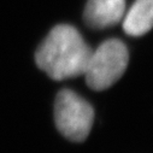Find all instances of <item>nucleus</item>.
Wrapping results in <instances>:
<instances>
[{"label": "nucleus", "mask_w": 153, "mask_h": 153, "mask_svg": "<svg viewBox=\"0 0 153 153\" xmlns=\"http://www.w3.org/2000/svg\"><path fill=\"white\" fill-rule=\"evenodd\" d=\"M91 54V47L77 29L69 24H59L39 46L35 60L51 79L62 81L83 75Z\"/></svg>", "instance_id": "nucleus-1"}, {"label": "nucleus", "mask_w": 153, "mask_h": 153, "mask_svg": "<svg viewBox=\"0 0 153 153\" xmlns=\"http://www.w3.org/2000/svg\"><path fill=\"white\" fill-rule=\"evenodd\" d=\"M129 62L127 46L118 39L104 41L89 57L85 76L89 88L104 91L116 83Z\"/></svg>", "instance_id": "nucleus-2"}, {"label": "nucleus", "mask_w": 153, "mask_h": 153, "mask_svg": "<svg viewBox=\"0 0 153 153\" xmlns=\"http://www.w3.org/2000/svg\"><path fill=\"white\" fill-rule=\"evenodd\" d=\"M54 120L62 135L71 141L82 142L91 133L94 110L79 94L63 89L56 98Z\"/></svg>", "instance_id": "nucleus-3"}, {"label": "nucleus", "mask_w": 153, "mask_h": 153, "mask_svg": "<svg viewBox=\"0 0 153 153\" xmlns=\"http://www.w3.org/2000/svg\"><path fill=\"white\" fill-rule=\"evenodd\" d=\"M126 15V0H88L85 21L94 29H104L120 23Z\"/></svg>", "instance_id": "nucleus-4"}, {"label": "nucleus", "mask_w": 153, "mask_h": 153, "mask_svg": "<svg viewBox=\"0 0 153 153\" xmlns=\"http://www.w3.org/2000/svg\"><path fill=\"white\" fill-rule=\"evenodd\" d=\"M153 28V0H135L123 17V29L128 35L141 36Z\"/></svg>", "instance_id": "nucleus-5"}]
</instances>
